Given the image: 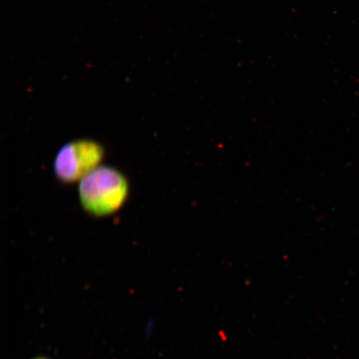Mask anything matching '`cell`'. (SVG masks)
Instances as JSON below:
<instances>
[{"label": "cell", "mask_w": 359, "mask_h": 359, "mask_svg": "<svg viewBox=\"0 0 359 359\" xmlns=\"http://www.w3.org/2000/svg\"><path fill=\"white\" fill-rule=\"evenodd\" d=\"M34 359H48V358H34Z\"/></svg>", "instance_id": "3957f363"}, {"label": "cell", "mask_w": 359, "mask_h": 359, "mask_svg": "<svg viewBox=\"0 0 359 359\" xmlns=\"http://www.w3.org/2000/svg\"><path fill=\"white\" fill-rule=\"evenodd\" d=\"M104 149L92 140H75L62 147L55 157V172L60 181H79L100 167Z\"/></svg>", "instance_id": "7a4b0ae2"}, {"label": "cell", "mask_w": 359, "mask_h": 359, "mask_svg": "<svg viewBox=\"0 0 359 359\" xmlns=\"http://www.w3.org/2000/svg\"><path fill=\"white\" fill-rule=\"evenodd\" d=\"M128 180L119 170L98 167L81 180V205L89 214L104 217L120 209L128 198Z\"/></svg>", "instance_id": "6da1fadb"}]
</instances>
